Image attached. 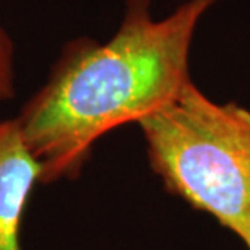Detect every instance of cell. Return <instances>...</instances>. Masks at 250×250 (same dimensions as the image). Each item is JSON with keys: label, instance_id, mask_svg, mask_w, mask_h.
Segmentation results:
<instances>
[{"label": "cell", "instance_id": "6da1fadb", "mask_svg": "<svg viewBox=\"0 0 250 250\" xmlns=\"http://www.w3.org/2000/svg\"><path fill=\"white\" fill-rule=\"evenodd\" d=\"M216 2L186 0L154 20L151 0H127L111 39L67 49L17 117L41 166V186L75 179L99 138L151 116L192 82L193 36Z\"/></svg>", "mask_w": 250, "mask_h": 250}, {"label": "cell", "instance_id": "3957f363", "mask_svg": "<svg viewBox=\"0 0 250 250\" xmlns=\"http://www.w3.org/2000/svg\"><path fill=\"white\" fill-rule=\"evenodd\" d=\"M41 166L23 137L18 119L0 122V250H24L21 223Z\"/></svg>", "mask_w": 250, "mask_h": 250}, {"label": "cell", "instance_id": "277c9868", "mask_svg": "<svg viewBox=\"0 0 250 250\" xmlns=\"http://www.w3.org/2000/svg\"><path fill=\"white\" fill-rule=\"evenodd\" d=\"M17 93L15 52L8 34L0 26V103L10 101Z\"/></svg>", "mask_w": 250, "mask_h": 250}, {"label": "cell", "instance_id": "7a4b0ae2", "mask_svg": "<svg viewBox=\"0 0 250 250\" xmlns=\"http://www.w3.org/2000/svg\"><path fill=\"white\" fill-rule=\"evenodd\" d=\"M149 166L169 192L250 250V111L216 103L193 82L138 122Z\"/></svg>", "mask_w": 250, "mask_h": 250}]
</instances>
